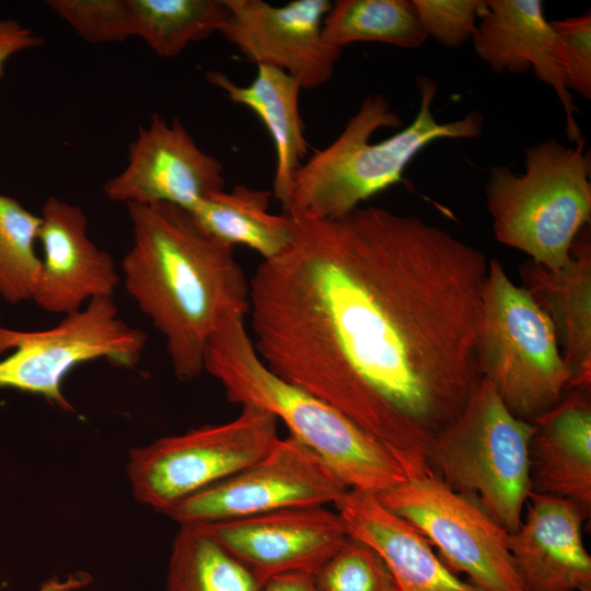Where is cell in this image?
Returning <instances> with one entry per match:
<instances>
[{
    "label": "cell",
    "mask_w": 591,
    "mask_h": 591,
    "mask_svg": "<svg viewBox=\"0 0 591 591\" xmlns=\"http://www.w3.org/2000/svg\"><path fill=\"white\" fill-rule=\"evenodd\" d=\"M530 442L531 493L575 503L591 513L590 392L571 391L551 410L534 419Z\"/></svg>",
    "instance_id": "19"
},
{
    "label": "cell",
    "mask_w": 591,
    "mask_h": 591,
    "mask_svg": "<svg viewBox=\"0 0 591 591\" xmlns=\"http://www.w3.org/2000/svg\"><path fill=\"white\" fill-rule=\"evenodd\" d=\"M292 219L291 244L250 279L258 357L376 440L407 478L429 475L431 441L482 379L486 255L375 206Z\"/></svg>",
    "instance_id": "1"
},
{
    "label": "cell",
    "mask_w": 591,
    "mask_h": 591,
    "mask_svg": "<svg viewBox=\"0 0 591 591\" xmlns=\"http://www.w3.org/2000/svg\"><path fill=\"white\" fill-rule=\"evenodd\" d=\"M40 217L0 194V296L11 304L33 299L40 268Z\"/></svg>",
    "instance_id": "26"
},
{
    "label": "cell",
    "mask_w": 591,
    "mask_h": 591,
    "mask_svg": "<svg viewBox=\"0 0 591 591\" xmlns=\"http://www.w3.org/2000/svg\"><path fill=\"white\" fill-rule=\"evenodd\" d=\"M47 7L90 44L134 37L128 0H49Z\"/></svg>",
    "instance_id": "28"
},
{
    "label": "cell",
    "mask_w": 591,
    "mask_h": 591,
    "mask_svg": "<svg viewBox=\"0 0 591 591\" xmlns=\"http://www.w3.org/2000/svg\"><path fill=\"white\" fill-rule=\"evenodd\" d=\"M591 154L551 138L525 149L524 172L489 170L485 185L496 239L551 270L571 262V247L591 220Z\"/></svg>",
    "instance_id": "5"
},
{
    "label": "cell",
    "mask_w": 591,
    "mask_h": 591,
    "mask_svg": "<svg viewBox=\"0 0 591 591\" xmlns=\"http://www.w3.org/2000/svg\"><path fill=\"white\" fill-rule=\"evenodd\" d=\"M551 25L559 39V65L568 91L591 100V13L556 20Z\"/></svg>",
    "instance_id": "30"
},
{
    "label": "cell",
    "mask_w": 591,
    "mask_h": 591,
    "mask_svg": "<svg viewBox=\"0 0 591 591\" xmlns=\"http://www.w3.org/2000/svg\"><path fill=\"white\" fill-rule=\"evenodd\" d=\"M134 36L163 58L219 32L228 16L223 0H128Z\"/></svg>",
    "instance_id": "25"
},
{
    "label": "cell",
    "mask_w": 591,
    "mask_h": 591,
    "mask_svg": "<svg viewBox=\"0 0 591 591\" xmlns=\"http://www.w3.org/2000/svg\"><path fill=\"white\" fill-rule=\"evenodd\" d=\"M277 421L264 409L243 406L228 422L205 425L135 448L127 463L135 498L165 513L266 454L279 439Z\"/></svg>",
    "instance_id": "8"
},
{
    "label": "cell",
    "mask_w": 591,
    "mask_h": 591,
    "mask_svg": "<svg viewBox=\"0 0 591 591\" xmlns=\"http://www.w3.org/2000/svg\"><path fill=\"white\" fill-rule=\"evenodd\" d=\"M40 45L42 38L33 30L16 20L0 18V79L13 56Z\"/></svg>",
    "instance_id": "31"
},
{
    "label": "cell",
    "mask_w": 591,
    "mask_h": 591,
    "mask_svg": "<svg viewBox=\"0 0 591 591\" xmlns=\"http://www.w3.org/2000/svg\"><path fill=\"white\" fill-rule=\"evenodd\" d=\"M259 591H318L313 576L306 573H287L268 579Z\"/></svg>",
    "instance_id": "32"
},
{
    "label": "cell",
    "mask_w": 591,
    "mask_h": 591,
    "mask_svg": "<svg viewBox=\"0 0 591 591\" xmlns=\"http://www.w3.org/2000/svg\"><path fill=\"white\" fill-rule=\"evenodd\" d=\"M205 77L233 103L252 109L271 136L276 151L273 195L283 209L294 173L310 148L299 109L302 89L299 81L280 69L264 65L257 66L254 80L244 86L217 70L207 71Z\"/></svg>",
    "instance_id": "21"
},
{
    "label": "cell",
    "mask_w": 591,
    "mask_h": 591,
    "mask_svg": "<svg viewBox=\"0 0 591 591\" xmlns=\"http://www.w3.org/2000/svg\"><path fill=\"white\" fill-rule=\"evenodd\" d=\"M334 507L348 535L383 557L399 591H484L452 571L428 540L387 509L376 494L347 489Z\"/></svg>",
    "instance_id": "18"
},
{
    "label": "cell",
    "mask_w": 591,
    "mask_h": 591,
    "mask_svg": "<svg viewBox=\"0 0 591 591\" xmlns=\"http://www.w3.org/2000/svg\"><path fill=\"white\" fill-rule=\"evenodd\" d=\"M313 580L318 591H399L383 557L351 536L317 569Z\"/></svg>",
    "instance_id": "27"
},
{
    "label": "cell",
    "mask_w": 591,
    "mask_h": 591,
    "mask_svg": "<svg viewBox=\"0 0 591 591\" xmlns=\"http://www.w3.org/2000/svg\"><path fill=\"white\" fill-rule=\"evenodd\" d=\"M228 16L219 33L250 62L280 69L302 89L323 85L334 74L341 50L323 38L328 0H223Z\"/></svg>",
    "instance_id": "12"
},
{
    "label": "cell",
    "mask_w": 591,
    "mask_h": 591,
    "mask_svg": "<svg viewBox=\"0 0 591 591\" xmlns=\"http://www.w3.org/2000/svg\"><path fill=\"white\" fill-rule=\"evenodd\" d=\"M223 167L201 150L178 118L154 113L128 148L124 170L108 179L105 196L125 205L167 204L193 210L224 187Z\"/></svg>",
    "instance_id": "13"
},
{
    "label": "cell",
    "mask_w": 591,
    "mask_h": 591,
    "mask_svg": "<svg viewBox=\"0 0 591 591\" xmlns=\"http://www.w3.org/2000/svg\"><path fill=\"white\" fill-rule=\"evenodd\" d=\"M580 509L566 499L530 493L508 545L525 591H591V557Z\"/></svg>",
    "instance_id": "17"
},
{
    "label": "cell",
    "mask_w": 591,
    "mask_h": 591,
    "mask_svg": "<svg viewBox=\"0 0 591 591\" xmlns=\"http://www.w3.org/2000/svg\"><path fill=\"white\" fill-rule=\"evenodd\" d=\"M419 107L414 120L390 138L372 143L382 128H399V115L382 93L367 96L339 136L316 150L294 173L282 209L292 218L334 219L360 207L372 196L404 181L413 159L441 139H474L482 135L484 117L470 111L463 117L439 121L432 112L438 83L417 78Z\"/></svg>",
    "instance_id": "3"
},
{
    "label": "cell",
    "mask_w": 591,
    "mask_h": 591,
    "mask_svg": "<svg viewBox=\"0 0 591 591\" xmlns=\"http://www.w3.org/2000/svg\"><path fill=\"white\" fill-rule=\"evenodd\" d=\"M323 38L343 50L358 42L410 49L428 37L412 0H337L324 19Z\"/></svg>",
    "instance_id": "23"
},
{
    "label": "cell",
    "mask_w": 591,
    "mask_h": 591,
    "mask_svg": "<svg viewBox=\"0 0 591 591\" xmlns=\"http://www.w3.org/2000/svg\"><path fill=\"white\" fill-rule=\"evenodd\" d=\"M412 1L427 37L449 48L472 39L486 7L484 0Z\"/></svg>",
    "instance_id": "29"
},
{
    "label": "cell",
    "mask_w": 591,
    "mask_h": 591,
    "mask_svg": "<svg viewBox=\"0 0 591 591\" xmlns=\"http://www.w3.org/2000/svg\"><path fill=\"white\" fill-rule=\"evenodd\" d=\"M523 287L553 323L570 374V391L591 385V240L584 227L571 247V262L551 270L532 260L521 266Z\"/></svg>",
    "instance_id": "20"
},
{
    "label": "cell",
    "mask_w": 591,
    "mask_h": 591,
    "mask_svg": "<svg viewBox=\"0 0 591 591\" xmlns=\"http://www.w3.org/2000/svg\"><path fill=\"white\" fill-rule=\"evenodd\" d=\"M126 207L132 242L121 262L124 288L164 337L175 376L196 379L224 318L247 315L250 280L233 246L205 232L189 211L167 204Z\"/></svg>",
    "instance_id": "2"
},
{
    "label": "cell",
    "mask_w": 591,
    "mask_h": 591,
    "mask_svg": "<svg viewBox=\"0 0 591 591\" xmlns=\"http://www.w3.org/2000/svg\"><path fill=\"white\" fill-rule=\"evenodd\" d=\"M244 321L241 314L224 318L205 352L204 371L219 381L229 402L273 414L348 489L379 494L407 479L393 456L343 413L271 372Z\"/></svg>",
    "instance_id": "4"
},
{
    "label": "cell",
    "mask_w": 591,
    "mask_h": 591,
    "mask_svg": "<svg viewBox=\"0 0 591 591\" xmlns=\"http://www.w3.org/2000/svg\"><path fill=\"white\" fill-rule=\"evenodd\" d=\"M260 587L201 524L179 525L171 547L165 591H259Z\"/></svg>",
    "instance_id": "24"
},
{
    "label": "cell",
    "mask_w": 591,
    "mask_h": 591,
    "mask_svg": "<svg viewBox=\"0 0 591 591\" xmlns=\"http://www.w3.org/2000/svg\"><path fill=\"white\" fill-rule=\"evenodd\" d=\"M477 359L482 378L521 419L541 417L569 391L552 321L496 258L489 260L483 289Z\"/></svg>",
    "instance_id": "7"
},
{
    "label": "cell",
    "mask_w": 591,
    "mask_h": 591,
    "mask_svg": "<svg viewBox=\"0 0 591 591\" xmlns=\"http://www.w3.org/2000/svg\"><path fill=\"white\" fill-rule=\"evenodd\" d=\"M271 196L268 189L235 185L230 192L209 194L189 212L216 240L231 246H247L267 260L287 250L294 232L289 215L269 212Z\"/></svg>",
    "instance_id": "22"
},
{
    "label": "cell",
    "mask_w": 591,
    "mask_h": 591,
    "mask_svg": "<svg viewBox=\"0 0 591 591\" xmlns=\"http://www.w3.org/2000/svg\"><path fill=\"white\" fill-rule=\"evenodd\" d=\"M347 489L317 454L289 433L255 462L185 498L164 514L179 525L209 524L335 505Z\"/></svg>",
    "instance_id": "11"
},
{
    "label": "cell",
    "mask_w": 591,
    "mask_h": 591,
    "mask_svg": "<svg viewBox=\"0 0 591 591\" xmlns=\"http://www.w3.org/2000/svg\"><path fill=\"white\" fill-rule=\"evenodd\" d=\"M472 43L478 58L496 73L519 74L532 69L559 100L568 141L576 143L582 138L576 119L579 111L560 71L559 39L545 16L543 1L486 0Z\"/></svg>",
    "instance_id": "16"
},
{
    "label": "cell",
    "mask_w": 591,
    "mask_h": 591,
    "mask_svg": "<svg viewBox=\"0 0 591 591\" xmlns=\"http://www.w3.org/2000/svg\"><path fill=\"white\" fill-rule=\"evenodd\" d=\"M144 332L126 323L113 298H96L63 315L54 327L16 331L0 326V387L45 397L63 410H73L62 382L78 366L104 359L134 368L147 346Z\"/></svg>",
    "instance_id": "9"
},
{
    "label": "cell",
    "mask_w": 591,
    "mask_h": 591,
    "mask_svg": "<svg viewBox=\"0 0 591 591\" xmlns=\"http://www.w3.org/2000/svg\"><path fill=\"white\" fill-rule=\"evenodd\" d=\"M376 496L415 526L455 573H464L484 591H525L509 533L475 501L432 475L407 478Z\"/></svg>",
    "instance_id": "10"
},
{
    "label": "cell",
    "mask_w": 591,
    "mask_h": 591,
    "mask_svg": "<svg viewBox=\"0 0 591 591\" xmlns=\"http://www.w3.org/2000/svg\"><path fill=\"white\" fill-rule=\"evenodd\" d=\"M40 268L32 301L51 314L79 311L96 298H113L121 279L113 257L88 235L83 210L57 197L40 209Z\"/></svg>",
    "instance_id": "15"
},
{
    "label": "cell",
    "mask_w": 591,
    "mask_h": 591,
    "mask_svg": "<svg viewBox=\"0 0 591 591\" xmlns=\"http://www.w3.org/2000/svg\"><path fill=\"white\" fill-rule=\"evenodd\" d=\"M535 425L514 416L482 378L460 415L430 443V475L475 501L508 533L531 493L530 442Z\"/></svg>",
    "instance_id": "6"
},
{
    "label": "cell",
    "mask_w": 591,
    "mask_h": 591,
    "mask_svg": "<svg viewBox=\"0 0 591 591\" xmlns=\"http://www.w3.org/2000/svg\"><path fill=\"white\" fill-rule=\"evenodd\" d=\"M260 586L287 573L314 575L347 540L344 520L326 506L201 524Z\"/></svg>",
    "instance_id": "14"
}]
</instances>
